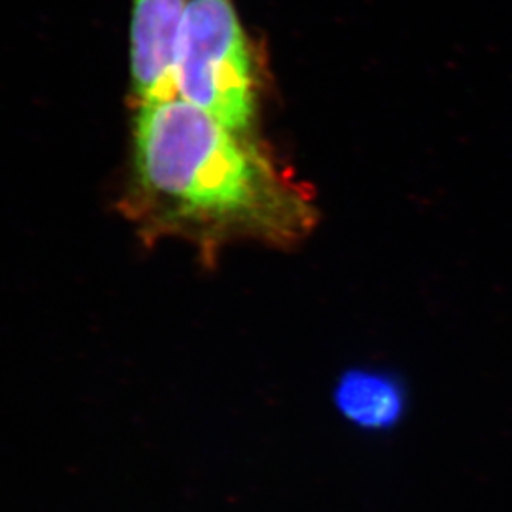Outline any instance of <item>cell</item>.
I'll use <instances>...</instances> for the list:
<instances>
[{
    "instance_id": "obj_1",
    "label": "cell",
    "mask_w": 512,
    "mask_h": 512,
    "mask_svg": "<svg viewBox=\"0 0 512 512\" xmlns=\"http://www.w3.org/2000/svg\"><path fill=\"white\" fill-rule=\"evenodd\" d=\"M135 163L143 190L213 237L273 243L310 228L308 200L243 133L180 97L142 102Z\"/></svg>"
},
{
    "instance_id": "obj_2",
    "label": "cell",
    "mask_w": 512,
    "mask_h": 512,
    "mask_svg": "<svg viewBox=\"0 0 512 512\" xmlns=\"http://www.w3.org/2000/svg\"><path fill=\"white\" fill-rule=\"evenodd\" d=\"M177 97L235 132L255 115V77L242 25L230 0H188L178 45Z\"/></svg>"
},
{
    "instance_id": "obj_3",
    "label": "cell",
    "mask_w": 512,
    "mask_h": 512,
    "mask_svg": "<svg viewBox=\"0 0 512 512\" xmlns=\"http://www.w3.org/2000/svg\"><path fill=\"white\" fill-rule=\"evenodd\" d=\"M187 0H135L132 84L138 102L177 97L178 45Z\"/></svg>"
},
{
    "instance_id": "obj_4",
    "label": "cell",
    "mask_w": 512,
    "mask_h": 512,
    "mask_svg": "<svg viewBox=\"0 0 512 512\" xmlns=\"http://www.w3.org/2000/svg\"><path fill=\"white\" fill-rule=\"evenodd\" d=\"M403 389L378 371H350L336 386L338 408L365 428H388L403 411Z\"/></svg>"
}]
</instances>
